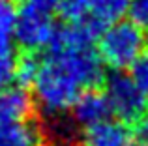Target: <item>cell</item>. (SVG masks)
<instances>
[{
  "label": "cell",
  "instance_id": "1",
  "mask_svg": "<svg viewBox=\"0 0 148 146\" xmlns=\"http://www.w3.org/2000/svg\"><path fill=\"white\" fill-rule=\"evenodd\" d=\"M105 64L92 47L47 51L32 83L38 114H64L88 88L105 83Z\"/></svg>",
  "mask_w": 148,
  "mask_h": 146
},
{
  "label": "cell",
  "instance_id": "2",
  "mask_svg": "<svg viewBox=\"0 0 148 146\" xmlns=\"http://www.w3.org/2000/svg\"><path fill=\"white\" fill-rule=\"evenodd\" d=\"M146 36L133 21H116L103 30L98 41V55L107 68L112 71H122L131 66L143 53Z\"/></svg>",
  "mask_w": 148,
  "mask_h": 146
},
{
  "label": "cell",
  "instance_id": "3",
  "mask_svg": "<svg viewBox=\"0 0 148 146\" xmlns=\"http://www.w3.org/2000/svg\"><path fill=\"white\" fill-rule=\"evenodd\" d=\"M103 92L107 96V101L111 111L120 122L124 124H135L139 118L146 114L148 101L146 96L137 88V84L131 81L130 75L122 71H114L105 79Z\"/></svg>",
  "mask_w": 148,
  "mask_h": 146
},
{
  "label": "cell",
  "instance_id": "4",
  "mask_svg": "<svg viewBox=\"0 0 148 146\" xmlns=\"http://www.w3.org/2000/svg\"><path fill=\"white\" fill-rule=\"evenodd\" d=\"M54 34V23L49 13L23 4L17 10V19L13 26V38L19 51L41 53L49 47Z\"/></svg>",
  "mask_w": 148,
  "mask_h": 146
},
{
  "label": "cell",
  "instance_id": "5",
  "mask_svg": "<svg viewBox=\"0 0 148 146\" xmlns=\"http://www.w3.org/2000/svg\"><path fill=\"white\" fill-rule=\"evenodd\" d=\"M68 113H69V118L81 129L90 128V126L99 124V122H105L112 116L107 96L99 88H88V90H84L75 99V103L71 105V109Z\"/></svg>",
  "mask_w": 148,
  "mask_h": 146
},
{
  "label": "cell",
  "instance_id": "6",
  "mask_svg": "<svg viewBox=\"0 0 148 146\" xmlns=\"http://www.w3.org/2000/svg\"><path fill=\"white\" fill-rule=\"evenodd\" d=\"M84 4L86 21L79 26H83L94 40H98L107 26L122 19V15L127 11L130 0H84Z\"/></svg>",
  "mask_w": 148,
  "mask_h": 146
},
{
  "label": "cell",
  "instance_id": "7",
  "mask_svg": "<svg viewBox=\"0 0 148 146\" xmlns=\"http://www.w3.org/2000/svg\"><path fill=\"white\" fill-rule=\"evenodd\" d=\"M34 98L23 86L0 88V126L28 120L36 116Z\"/></svg>",
  "mask_w": 148,
  "mask_h": 146
},
{
  "label": "cell",
  "instance_id": "8",
  "mask_svg": "<svg viewBox=\"0 0 148 146\" xmlns=\"http://www.w3.org/2000/svg\"><path fill=\"white\" fill-rule=\"evenodd\" d=\"M131 129L120 120H105L83 129L81 146H130Z\"/></svg>",
  "mask_w": 148,
  "mask_h": 146
},
{
  "label": "cell",
  "instance_id": "9",
  "mask_svg": "<svg viewBox=\"0 0 148 146\" xmlns=\"http://www.w3.org/2000/svg\"><path fill=\"white\" fill-rule=\"evenodd\" d=\"M0 146H41L40 126L36 116L0 126Z\"/></svg>",
  "mask_w": 148,
  "mask_h": 146
},
{
  "label": "cell",
  "instance_id": "10",
  "mask_svg": "<svg viewBox=\"0 0 148 146\" xmlns=\"http://www.w3.org/2000/svg\"><path fill=\"white\" fill-rule=\"evenodd\" d=\"M17 19V2L15 0H0V55L13 53L11 38Z\"/></svg>",
  "mask_w": 148,
  "mask_h": 146
},
{
  "label": "cell",
  "instance_id": "11",
  "mask_svg": "<svg viewBox=\"0 0 148 146\" xmlns=\"http://www.w3.org/2000/svg\"><path fill=\"white\" fill-rule=\"evenodd\" d=\"M40 53H28V51H17V68H15V81L19 86L26 88L32 86L36 73L40 70Z\"/></svg>",
  "mask_w": 148,
  "mask_h": 146
},
{
  "label": "cell",
  "instance_id": "12",
  "mask_svg": "<svg viewBox=\"0 0 148 146\" xmlns=\"http://www.w3.org/2000/svg\"><path fill=\"white\" fill-rule=\"evenodd\" d=\"M130 77L139 90L148 98V49H143V53L131 62Z\"/></svg>",
  "mask_w": 148,
  "mask_h": 146
},
{
  "label": "cell",
  "instance_id": "13",
  "mask_svg": "<svg viewBox=\"0 0 148 146\" xmlns=\"http://www.w3.org/2000/svg\"><path fill=\"white\" fill-rule=\"evenodd\" d=\"M15 68H17V51L0 55V88L15 81Z\"/></svg>",
  "mask_w": 148,
  "mask_h": 146
},
{
  "label": "cell",
  "instance_id": "14",
  "mask_svg": "<svg viewBox=\"0 0 148 146\" xmlns=\"http://www.w3.org/2000/svg\"><path fill=\"white\" fill-rule=\"evenodd\" d=\"M130 19L141 28H148V0H130Z\"/></svg>",
  "mask_w": 148,
  "mask_h": 146
},
{
  "label": "cell",
  "instance_id": "15",
  "mask_svg": "<svg viewBox=\"0 0 148 146\" xmlns=\"http://www.w3.org/2000/svg\"><path fill=\"white\" fill-rule=\"evenodd\" d=\"M131 139H135L137 146H148V116L145 114L135 124H131Z\"/></svg>",
  "mask_w": 148,
  "mask_h": 146
},
{
  "label": "cell",
  "instance_id": "16",
  "mask_svg": "<svg viewBox=\"0 0 148 146\" xmlns=\"http://www.w3.org/2000/svg\"><path fill=\"white\" fill-rule=\"evenodd\" d=\"M62 0H23V4L34 8V10H40L43 13H54L58 11V6H60Z\"/></svg>",
  "mask_w": 148,
  "mask_h": 146
},
{
  "label": "cell",
  "instance_id": "17",
  "mask_svg": "<svg viewBox=\"0 0 148 146\" xmlns=\"http://www.w3.org/2000/svg\"><path fill=\"white\" fill-rule=\"evenodd\" d=\"M15 2H17V0H15Z\"/></svg>",
  "mask_w": 148,
  "mask_h": 146
}]
</instances>
